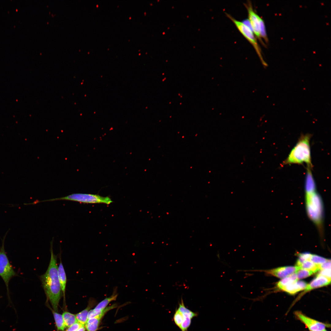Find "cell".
Returning a JSON list of instances; mask_svg holds the SVG:
<instances>
[{
    "mask_svg": "<svg viewBox=\"0 0 331 331\" xmlns=\"http://www.w3.org/2000/svg\"><path fill=\"white\" fill-rule=\"evenodd\" d=\"M183 316L184 319L180 329L181 331H187L191 325L192 319L184 315Z\"/></svg>",
    "mask_w": 331,
    "mask_h": 331,
    "instance_id": "25",
    "label": "cell"
},
{
    "mask_svg": "<svg viewBox=\"0 0 331 331\" xmlns=\"http://www.w3.org/2000/svg\"><path fill=\"white\" fill-rule=\"evenodd\" d=\"M322 331H327L325 329V330H323Z\"/></svg>",
    "mask_w": 331,
    "mask_h": 331,
    "instance_id": "30",
    "label": "cell"
},
{
    "mask_svg": "<svg viewBox=\"0 0 331 331\" xmlns=\"http://www.w3.org/2000/svg\"><path fill=\"white\" fill-rule=\"evenodd\" d=\"M329 260L317 255L311 254L310 261L317 265H321L327 262Z\"/></svg>",
    "mask_w": 331,
    "mask_h": 331,
    "instance_id": "24",
    "label": "cell"
},
{
    "mask_svg": "<svg viewBox=\"0 0 331 331\" xmlns=\"http://www.w3.org/2000/svg\"><path fill=\"white\" fill-rule=\"evenodd\" d=\"M320 270L325 269H331L330 260H329L324 263L320 265Z\"/></svg>",
    "mask_w": 331,
    "mask_h": 331,
    "instance_id": "28",
    "label": "cell"
},
{
    "mask_svg": "<svg viewBox=\"0 0 331 331\" xmlns=\"http://www.w3.org/2000/svg\"><path fill=\"white\" fill-rule=\"evenodd\" d=\"M298 280L296 274L294 273L285 278L278 282L277 284V287L280 290L283 287Z\"/></svg>",
    "mask_w": 331,
    "mask_h": 331,
    "instance_id": "16",
    "label": "cell"
},
{
    "mask_svg": "<svg viewBox=\"0 0 331 331\" xmlns=\"http://www.w3.org/2000/svg\"><path fill=\"white\" fill-rule=\"evenodd\" d=\"M301 268L311 270L314 273L320 270V265L315 264L310 261H307L303 263L299 267Z\"/></svg>",
    "mask_w": 331,
    "mask_h": 331,
    "instance_id": "20",
    "label": "cell"
},
{
    "mask_svg": "<svg viewBox=\"0 0 331 331\" xmlns=\"http://www.w3.org/2000/svg\"><path fill=\"white\" fill-rule=\"evenodd\" d=\"M245 6L248 11V20L251 26L253 32L255 35L256 38L262 42V39L260 35L261 17L255 12L250 2H248L246 4H245Z\"/></svg>",
    "mask_w": 331,
    "mask_h": 331,
    "instance_id": "9",
    "label": "cell"
},
{
    "mask_svg": "<svg viewBox=\"0 0 331 331\" xmlns=\"http://www.w3.org/2000/svg\"><path fill=\"white\" fill-rule=\"evenodd\" d=\"M52 311L57 329L59 330L63 331L66 327L62 315L54 311Z\"/></svg>",
    "mask_w": 331,
    "mask_h": 331,
    "instance_id": "19",
    "label": "cell"
},
{
    "mask_svg": "<svg viewBox=\"0 0 331 331\" xmlns=\"http://www.w3.org/2000/svg\"><path fill=\"white\" fill-rule=\"evenodd\" d=\"M300 269V268L299 267L297 266H286L269 270H251L242 271L244 272H263L267 275H271L283 279L294 273Z\"/></svg>",
    "mask_w": 331,
    "mask_h": 331,
    "instance_id": "8",
    "label": "cell"
},
{
    "mask_svg": "<svg viewBox=\"0 0 331 331\" xmlns=\"http://www.w3.org/2000/svg\"><path fill=\"white\" fill-rule=\"evenodd\" d=\"M184 319L182 314L177 309L175 312L173 316V320L176 325L180 329Z\"/></svg>",
    "mask_w": 331,
    "mask_h": 331,
    "instance_id": "23",
    "label": "cell"
},
{
    "mask_svg": "<svg viewBox=\"0 0 331 331\" xmlns=\"http://www.w3.org/2000/svg\"><path fill=\"white\" fill-rule=\"evenodd\" d=\"M97 303V301L95 299L93 298L89 299L87 307L75 315L77 321L85 325L88 319V316L89 311Z\"/></svg>",
    "mask_w": 331,
    "mask_h": 331,
    "instance_id": "12",
    "label": "cell"
},
{
    "mask_svg": "<svg viewBox=\"0 0 331 331\" xmlns=\"http://www.w3.org/2000/svg\"><path fill=\"white\" fill-rule=\"evenodd\" d=\"M314 273L311 270L302 268L298 270L295 272L298 280L308 277Z\"/></svg>",
    "mask_w": 331,
    "mask_h": 331,
    "instance_id": "21",
    "label": "cell"
},
{
    "mask_svg": "<svg viewBox=\"0 0 331 331\" xmlns=\"http://www.w3.org/2000/svg\"><path fill=\"white\" fill-rule=\"evenodd\" d=\"M58 273L59 281L63 295L65 297L67 278L64 268L63 266L61 257H60V263L58 268Z\"/></svg>",
    "mask_w": 331,
    "mask_h": 331,
    "instance_id": "13",
    "label": "cell"
},
{
    "mask_svg": "<svg viewBox=\"0 0 331 331\" xmlns=\"http://www.w3.org/2000/svg\"><path fill=\"white\" fill-rule=\"evenodd\" d=\"M305 191V206L309 219L316 226L321 238L324 235V206L317 189Z\"/></svg>",
    "mask_w": 331,
    "mask_h": 331,
    "instance_id": "2",
    "label": "cell"
},
{
    "mask_svg": "<svg viewBox=\"0 0 331 331\" xmlns=\"http://www.w3.org/2000/svg\"><path fill=\"white\" fill-rule=\"evenodd\" d=\"M296 318L304 324L310 331H322L330 327L329 324L324 323L310 318L299 311L295 312Z\"/></svg>",
    "mask_w": 331,
    "mask_h": 331,
    "instance_id": "7",
    "label": "cell"
},
{
    "mask_svg": "<svg viewBox=\"0 0 331 331\" xmlns=\"http://www.w3.org/2000/svg\"><path fill=\"white\" fill-rule=\"evenodd\" d=\"M177 309L184 316L188 317L192 319L198 316L197 313L193 312L186 307L182 299L181 303L179 304V306Z\"/></svg>",
    "mask_w": 331,
    "mask_h": 331,
    "instance_id": "18",
    "label": "cell"
},
{
    "mask_svg": "<svg viewBox=\"0 0 331 331\" xmlns=\"http://www.w3.org/2000/svg\"><path fill=\"white\" fill-rule=\"evenodd\" d=\"M331 279L317 274L316 277L306 286L304 292L312 289L327 286L330 283Z\"/></svg>",
    "mask_w": 331,
    "mask_h": 331,
    "instance_id": "10",
    "label": "cell"
},
{
    "mask_svg": "<svg viewBox=\"0 0 331 331\" xmlns=\"http://www.w3.org/2000/svg\"><path fill=\"white\" fill-rule=\"evenodd\" d=\"M66 327L70 326L77 321L76 315L65 311L62 315Z\"/></svg>",
    "mask_w": 331,
    "mask_h": 331,
    "instance_id": "17",
    "label": "cell"
},
{
    "mask_svg": "<svg viewBox=\"0 0 331 331\" xmlns=\"http://www.w3.org/2000/svg\"><path fill=\"white\" fill-rule=\"evenodd\" d=\"M116 292V289H115L110 296L106 298L99 302L94 309L100 311H103L111 302L116 300L118 295Z\"/></svg>",
    "mask_w": 331,
    "mask_h": 331,
    "instance_id": "14",
    "label": "cell"
},
{
    "mask_svg": "<svg viewBox=\"0 0 331 331\" xmlns=\"http://www.w3.org/2000/svg\"><path fill=\"white\" fill-rule=\"evenodd\" d=\"M318 274L331 279V269L321 270L320 272Z\"/></svg>",
    "mask_w": 331,
    "mask_h": 331,
    "instance_id": "27",
    "label": "cell"
},
{
    "mask_svg": "<svg viewBox=\"0 0 331 331\" xmlns=\"http://www.w3.org/2000/svg\"><path fill=\"white\" fill-rule=\"evenodd\" d=\"M311 137V135L309 134L301 135L282 165L302 164L305 163L307 164V166L312 167L310 146Z\"/></svg>",
    "mask_w": 331,
    "mask_h": 331,
    "instance_id": "3",
    "label": "cell"
},
{
    "mask_svg": "<svg viewBox=\"0 0 331 331\" xmlns=\"http://www.w3.org/2000/svg\"><path fill=\"white\" fill-rule=\"evenodd\" d=\"M83 325H84L77 321L76 322L69 327L66 331H76L79 328Z\"/></svg>",
    "mask_w": 331,
    "mask_h": 331,
    "instance_id": "26",
    "label": "cell"
},
{
    "mask_svg": "<svg viewBox=\"0 0 331 331\" xmlns=\"http://www.w3.org/2000/svg\"><path fill=\"white\" fill-rule=\"evenodd\" d=\"M102 318L98 317L87 319L84 326L87 331H97Z\"/></svg>",
    "mask_w": 331,
    "mask_h": 331,
    "instance_id": "15",
    "label": "cell"
},
{
    "mask_svg": "<svg viewBox=\"0 0 331 331\" xmlns=\"http://www.w3.org/2000/svg\"><path fill=\"white\" fill-rule=\"evenodd\" d=\"M60 200H70L86 204L103 203L107 205L110 204L113 202L108 196L103 197L97 194L75 193L64 197L44 200L39 202Z\"/></svg>",
    "mask_w": 331,
    "mask_h": 331,
    "instance_id": "4",
    "label": "cell"
},
{
    "mask_svg": "<svg viewBox=\"0 0 331 331\" xmlns=\"http://www.w3.org/2000/svg\"><path fill=\"white\" fill-rule=\"evenodd\" d=\"M86 329L84 325H83L80 328H79L76 331H86Z\"/></svg>",
    "mask_w": 331,
    "mask_h": 331,
    "instance_id": "29",
    "label": "cell"
},
{
    "mask_svg": "<svg viewBox=\"0 0 331 331\" xmlns=\"http://www.w3.org/2000/svg\"><path fill=\"white\" fill-rule=\"evenodd\" d=\"M307 285V283L304 281L298 280L283 287L281 290L290 294L294 295L305 289Z\"/></svg>",
    "mask_w": 331,
    "mask_h": 331,
    "instance_id": "11",
    "label": "cell"
},
{
    "mask_svg": "<svg viewBox=\"0 0 331 331\" xmlns=\"http://www.w3.org/2000/svg\"><path fill=\"white\" fill-rule=\"evenodd\" d=\"M226 14L227 17L234 23L241 34L252 45L263 65L267 66V64L263 58L261 50L257 42L256 37L255 36L253 31L242 22L236 20L230 14L227 13Z\"/></svg>",
    "mask_w": 331,
    "mask_h": 331,
    "instance_id": "6",
    "label": "cell"
},
{
    "mask_svg": "<svg viewBox=\"0 0 331 331\" xmlns=\"http://www.w3.org/2000/svg\"><path fill=\"white\" fill-rule=\"evenodd\" d=\"M52 244L53 241L51 243V258L48 269L40 278L47 299L56 312L63 294L58 276L57 256L53 253Z\"/></svg>",
    "mask_w": 331,
    "mask_h": 331,
    "instance_id": "1",
    "label": "cell"
},
{
    "mask_svg": "<svg viewBox=\"0 0 331 331\" xmlns=\"http://www.w3.org/2000/svg\"><path fill=\"white\" fill-rule=\"evenodd\" d=\"M9 230L6 233L2 239V245L0 247V276L4 281L9 295V283L10 279L17 276L12 265L9 262L4 248V242L6 235Z\"/></svg>",
    "mask_w": 331,
    "mask_h": 331,
    "instance_id": "5",
    "label": "cell"
},
{
    "mask_svg": "<svg viewBox=\"0 0 331 331\" xmlns=\"http://www.w3.org/2000/svg\"><path fill=\"white\" fill-rule=\"evenodd\" d=\"M311 254L309 253H303L299 254V258L297 262L296 266L299 267L301 264L304 262L307 261H310Z\"/></svg>",
    "mask_w": 331,
    "mask_h": 331,
    "instance_id": "22",
    "label": "cell"
}]
</instances>
